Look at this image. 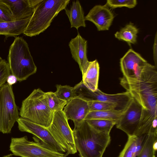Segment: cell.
I'll return each mask as SVG.
<instances>
[{
    "instance_id": "obj_16",
    "label": "cell",
    "mask_w": 157,
    "mask_h": 157,
    "mask_svg": "<svg viewBox=\"0 0 157 157\" xmlns=\"http://www.w3.org/2000/svg\"><path fill=\"white\" fill-rule=\"evenodd\" d=\"M9 8L14 21L30 17L33 15L35 7L31 0H1Z\"/></svg>"
},
{
    "instance_id": "obj_8",
    "label": "cell",
    "mask_w": 157,
    "mask_h": 157,
    "mask_svg": "<svg viewBox=\"0 0 157 157\" xmlns=\"http://www.w3.org/2000/svg\"><path fill=\"white\" fill-rule=\"evenodd\" d=\"M63 110L54 113L52 122L47 128L56 141L65 151V156L77 152L73 130Z\"/></svg>"
},
{
    "instance_id": "obj_32",
    "label": "cell",
    "mask_w": 157,
    "mask_h": 157,
    "mask_svg": "<svg viewBox=\"0 0 157 157\" xmlns=\"http://www.w3.org/2000/svg\"><path fill=\"white\" fill-rule=\"evenodd\" d=\"M17 81L16 77L13 75L10 74L8 77L6 82L9 85L12 86Z\"/></svg>"
},
{
    "instance_id": "obj_17",
    "label": "cell",
    "mask_w": 157,
    "mask_h": 157,
    "mask_svg": "<svg viewBox=\"0 0 157 157\" xmlns=\"http://www.w3.org/2000/svg\"><path fill=\"white\" fill-rule=\"evenodd\" d=\"M71 24V27L77 30L81 27H85L86 25L84 12L80 2L74 1L69 9H64Z\"/></svg>"
},
{
    "instance_id": "obj_31",
    "label": "cell",
    "mask_w": 157,
    "mask_h": 157,
    "mask_svg": "<svg viewBox=\"0 0 157 157\" xmlns=\"http://www.w3.org/2000/svg\"><path fill=\"white\" fill-rule=\"evenodd\" d=\"M157 34L156 32L155 38L154 39V42L153 46V59L155 62V66L157 67Z\"/></svg>"
},
{
    "instance_id": "obj_24",
    "label": "cell",
    "mask_w": 157,
    "mask_h": 157,
    "mask_svg": "<svg viewBox=\"0 0 157 157\" xmlns=\"http://www.w3.org/2000/svg\"><path fill=\"white\" fill-rule=\"evenodd\" d=\"M48 106L51 111L54 113L62 111L67 102L59 98L55 92L52 91L45 92Z\"/></svg>"
},
{
    "instance_id": "obj_25",
    "label": "cell",
    "mask_w": 157,
    "mask_h": 157,
    "mask_svg": "<svg viewBox=\"0 0 157 157\" xmlns=\"http://www.w3.org/2000/svg\"><path fill=\"white\" fill-rule=\"evenodd\" d=\"M91 127L99 132L110 134V131L116 123L114 121L100 119L85 120Z\"/></svg>"
},
{
    "instance_id": "obj_18",
    "label": "cell",
    "mask_w": 157,
    "mask_h": 157,
    "mask_svg": "<svg viewBox=\"0 0 157 157\" xmlns=\"http://www.w3.org/2000/svg\"><path fill=\"white\" fill-rule=\"evenodd\" d=\"M30 17L21 20L0 23V35L8 37H16L23 33Z\"/></svg>"
},
{
    "instance_id": "obj_20",
    "label": "cell",
    "mask_w": 157,
    "mask_h": 157,
    "mask_svg": "<svg viewBox=\"0 0 157 157\" xmlns=\"http://www.w3.org/2000/svg\"><path fill=\"white\" fill-rule=\"evenodd\" d=\"M147 135L128 136L127 141L118 157H136Z\"/></svg>"
},
{
    "instance_id": "obj_26",
    "label": "cell",
    "mask_w": 157,
    "mask_h": 157,
    "mask_svg": "<svg viewBox=\"0 0 157 157\" xmlns=\"http://www.w3.org/2000/svg\"><path fill=\"white\" fill-rule=\"evenodd\" d=\"M55 94L59 98L67 102L78 97L74 87L66 85H56Z\"/></svg>"
},
{
    "instance_id": "obj_21",
    "label": "cell",
    "mask_w": 157,
    "mask_h": 157,
    "mask_svg": "<svg viewBox=\"0 0 157 157\" xmlns=\"http://www.w3.org/2000/svg\"><path fill=\"white\" fill-rule=\"evenodd\" d=\"M138 29L132 23H130L115 34V37L124 41L129 45L135 44L137 41Z\"/></svg>"
},
{
    "instance_id": "obj_27",
    "label": "cell",
    "mask_w": 157,
    "mask_h": 157,
    "mask_svg": "<svg viewBox=\"0 0 157 157\" xmlns=\"http://www.w3.org/2000/svg\"><path fill=\"white\" fill-rule=\"evenodd\" d=\"M87 102L90 112L103 111L112 110H119L117 105L113 103L98 101Z\"/></svg>"
},
{
    "instance_id": "obj_7",
    "label": "cell",
    "mask_w": 157,
    "mask_h": 157,
    "mask_svg": "<svg viewBox=\"0 0 157 157\" xmlns=\"http://www.w3.org/2000/svg\"><path fill=\"white\" fill-rule=\"evenodd\" d=\"M19 115L12 86L5 83L0 88V132L10 133Z\"/></svg>"
},
{
    "instance_id": "obj_3",
    "label": "cell",
    "mask_w": 157,
    "mask_h": 157,
    "mask_svg": "<svg viewBox=\"0 0 157 157\" xmlns=\"http://www.w3.org/2000/svg\"><path fill=\"white\" fill-rule=\"evenodd\" d=\"M8 59L10 72L18 81L25 80L36 72L28 45L21 37H15L10 47Z\"/></svg>"
},
{
    "instance_id": "obj_23",
    "label": "cell",
    "mask_w": 157,
    "mask_h": 157,
    "mask_svg": "<svg viewBox=\"0 0 157 157\" xmlns=\"http://www.w3.org/2000/svg\"><path fill=\"white\" fill-rule=\"evenodd\" d=\"M157 140V134L149 133L146 135L137 157H155L156 151L153 148L155 141Z\"/></svg>"
},
{
    "instance_id": "obj_2",
    "label": "cell",
    "mask_w": 157,
    "mask_h": 157,
    "mask_svg": "<svg viewBox=\"0 0 157 157\" xmlns=\"http://www.w3.org/2000/svg\"><path fill=\"white\" fill-rule=\"evenodd\" d=\"M73 132L80 157H102L111 141L110 134L96 130L85 120L74 126Z\"/></svg>"
},
{
    "instance_id": "obj_5",
    "label": "cell",
    "mask_w": 157,
    "mask_h": 157,
    "mask_svg": "<svg viewBox=\"0 0 157 157\" xmlns=\"http://www.w3.org/2000/svg\"><path fill=\"white\" fill-rule=\"evenodd\" d=\"M53 113L48 106L45 92L40 88L34 89L22 101L19 113L21 117L47 128Z\"/></svg>"
},
{
    "instance_id": "obj_19",
    "label": "cell",
    "mask_w": 157,
    "mask_h": 157,
    "mask_svg": "<svg viewBox=\"0 0 157 157\" xmlns=\"http://www.w3.org/2000/svg\"><path fill=\"white\" fill-rule=\"evenodd\" d=\"M99 66L97 59L90 61L82 81L83 84L91 91H95L98 88Z\"/></svg>"
},
{
    "instance_id": "obj_28",
    "label": "cell",
    "mask_w": 157,
    "mask_h": 157,
    "mask_svg": "<svg viewBox=\"0 0 157 157\" xmlns=\"http://www.w3.org/2000/svg\"><path fill=\"white\" fill-rule=\"evenodd\" d=\"M137 4L136 0H107L105 5L112 9L122 7L132 8L135 7Z\"/></svg>"
},
{
    "instance_id": "obj_9",
    "label": "cell",
    "mask_w": 157,
    "mask_h": 157,
    "mask_svg": "<svg viewBox=\"0 0 157 157\" xmlns=\"http://www.w3.org/2000/svg\"><path fill=\"white\" fill-rule=\"evenodd\" d=\"M78 97L87 101H98L107 102L117 105L120 111H124L130 102L132 97L129 92L115 94L103 93L98 88L93 92L86 87L81 81L74 87Z\"/></svg>"
},
{
    "instance_id": "obj_4",
    "label": "cell",
    "mask_w": 157,
    "mask_h": 157,
    "mask_svg": "<svg viewBox=\"0 0 157 157\" xmlns=\"http://www.w3.org/2000/svg\"><path fill=\"white\" fill-rule=\"evenodd\" d=\"M70 2L69 0H41L35 7L23 34L32 37L43 32Z\"/></svg>"
},
{
    "instance_id": "obj_12",
    "label": "cell",
    "mask_w": 157,
    "mask_h": 157,
    "mask_svg": "<svg viewBox=\"0 0 157 157\" xmlns=\"http://www.w3.org/2000/svg\"><path fill=\"white\" fill-rule=\"evenodd\" d=\"M150 64L132 49L126 52L120 61L121 70L125 78H137Z\"/></svg>"
},
{
    "instance_id": "obj_10",
    "label": "cell",
    "mask_w": 157,
    "mask_h": 157,
    "mask_svg": "<svg viewBox=\"0 0 157 157\" xmlns=\"http://www.w3.org/2000/svg\"><path fill=\"white\" fill-rule=\"evenodd\" d=\"M128 105L116 124L117 128L128 136H134L141 119L142 108L133 97Z\"/></svg>"
},
{
    "instance_id": "obj_33",
    "label": "cell",
    "mask_w": 157,
    "mask_h": 157,
    "mask_svg": "<svg viewBox=\"0 0 157 157\" xmlns=\"http://www.w3.org/2000/svg\"><path fill=\"white\" fill-rule=\"evenodd\" d=\"M2 157H13V154H10L3 156Z\"/></svg>"
},
{
    "instance_id": "obj_29",
    "label": "cell",
    "mask_w": 157,
    "mask_h": 157,
    "mask_svg": "<svg viewBox=\"0 0 157 157\" xmlns=\"http://www.w3.org/2000/svg\"><path fill=\"white\" fill-rule=\"evenodd\" d=\"M10 71L8 62L4 59L0 61V88L6 82Z\"/></svg>"
},
{
    "instance_id": "obj_11",
    "label": "cell",
    "mask_w": 157,
    "mask_h": 157,
    "mask_svg": "<svg viewBox=\"0 0 157 157\" xmlns=\"http://www.w3.org/2000/svg\"><path fill=\"white\" fill-rule=\"evenodd\" d=\"M17 122L20 131L33 134L43 143L58 152L64 153L65 151L54 138L47 128L19 117Z\"/></svg>"
},
{
    "instance_id": "obj_34",
    "label": "cell",
    "mask_w": 157,
    "mask_h": 157,
    "mask_svg": "<svg viewBox=\"0 0 157 157\" xmlns=\"http://www.w3.org/2000/svg\"><path fill=\"white\" fill-rule=\"evenodd\" d=\"M2 59V58L0 56V61H1Z\"/></svg>"
},
{
    "instance_id": "obj_14",
    "label": "cell",
    "mask_w": 157,
    "mask_h": 157,
    "mask_svg": "<svg viewBox=\"0 0 157 157\" xmlns=\"http://www.w3.org/2000/svg\"><path fill=\"white\" fill-rule=\"evenodd\" d=\"M63 111L68 120L72 121L75 126L85 120L90 110L87 102L77 97L67 102Z\"/></svg>"
},
{
    "instance_id": "obj_30",
    "label": "cell",
    "mask_w": 157,
    "mask_h": 157,
    "mask_svg": "<svg viewBox=\"0 0 157 157\" xmlns=\"http://www.w3.org/2000/svg\"><path fill=\"white\" fill-rule=\"evenodd\" d=\"M14 21L10 10L1 0H0V23Z\"/></svg>"
},
{
    "instance_id": "obj_1",
    "label": "cell",
    "mask_w": 157,
    "mask_h": 157,
    "mask_svg": "<svg viewBox=\"0 0 157 157\" xmlns=\"http://www.w3.org/2000/svg\"><path fill=\"white\" fill-rule=\"evenodd\" d=\"M120 84L142 107L139 129L149 130L157 119V69L148 68L137 78L123 77L120 79Z\"/></svg>"
},
{
    "instance_id": "obj_13",
    "label": "cell",
    "mask_w": 157,
    "mask_h": 157,
    "mask_svg": "<svg viewBox=\"0 0 157 157\" xmlns=\"http://www.w3.org/2000/svg\"><path fill=\"white\" fill-rule=\"evenodd\" d=\"M114 17L113 14L105 5L94 6L85 17V20L93 23L99 31L108 30Z\"/></svg>"
},
{
    "instance_id": "obj_6",
    "label": "cell",
    "mask_w": 157,
    "mask_h": 157,
    "mask_svg": "<svg viewBox=\"0 0 157 157\" xmlns=\"http://www.w3.org/2000/svg\"><path fill=\"white\" fill-rule=\"evenodd\" d=\"M34 141L29 140L26 136L12 137L10 150L13 154L21 157H66L65 153L56 151L36 137Z\"/></svg>"
},
{
    "instance_id": "obj_15",
    "label": "cell",
    "mask_w": 157,
    "mask_h": 157,
    "mask_svg": "<svg viewBox=\"0 0 157 157\" xmlns=\"http://www.w3.org/2000/svg\"><path fill=\"white\" fill-rule=\"evenodd\" d=\"M72 57L78 63L82 75L85 72L90 63L87 56V41L78 33L68 44Z\"/></svg>"
},
{
    "instance_id": "obj_22",
    "label": "cell",
    "mask_w": 157,
    "mask_h": 157,
    "mask_svg": "<svg viewBox=\"0 0 157 157\" xmlns=\"http://www.w3.org/2000/svg\"><path fill=\"white\" fill-rule=\"evenodd\" d=\"M124 111L112 110L98 111H90L85 117V120L100 119L113 121L117 123Z\"/></svg>"
}]
</instances>
